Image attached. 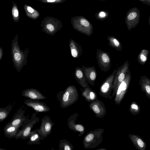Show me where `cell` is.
Listing matches in <instances>:
<instances>
[{"label":"cell","instance_id":"6da1fadb","mask_svg":"<svg viewBox=\"0 0 150 150\" xmlns=\"http://www.w3.org/2000/svg\"><path fill=\"white\" fill-rule=\"evenodd\" d=\"M18 35H16L12 40L11 54L12 61L14 67L19 72L27 62V58L29 53V48L24 51L21 50L18 42Z\"/></svg>","mask_w":150,"mask_h":150},{"label":"cell","instance_id":"7a4b0ae2","mask_svg":"<svg viewBox=\"0 0 150 150\" xmlns=\"http://www.w3.org/2000/svg\"><path fill=\"white\" fill-rule=\"evenodd\" d=\"M57 98L61 108H67L77 101L79 99L78 91L74 86H69L64 90L57 93Z\"/></svg>","mask_w":150,"mask_h":150},{"label":"cell","instance_id":"3957f363","mask_svg":"<svg viewBox=\"0 0 150 150\" xmlns=\"http://www.w3.org/2000/svg\"><path fill=\"white\" fill-rule=\"evenodd\" d=\"M104 130L100 128L92 130L84 137L83 140L84 147L86 149L95 148L103 141V135Z\"/></svg>","mask_w":150,"mask_h":150},{"label":"cell","instance_id":"277c9868","mask_svg":"<svg viewBox=\"0 0 150 150\" xmlns=\"http://www.w3.org/2000/svg\"><path fill=\"white\" fill-rule=\"evenodd\" d=\"M117 70V69H115L101 85L99 93L100 96L106 99H112L110 94L112 90L113 83Z\"/></svg>","mask_w":150,"mask_h":150},{"label":"cell","instance_id":"5b68a950","mask_svg":"<svg viewBox=\"0 0 150 150\" xmlns=\"http://www.w3.org/2000/svg\"><path fill=\"white\" fill-rule=\"evenodd\" d=\"M131 78V73L129 69L125 79L117 89L114 99L115 102L117 105L120 104L123 99L129 86Z\"/></svg>","mask_w":150,"mask_h":150},{"label":"cell","instance_id":"8992f818","mask_svg":"<svg viewBox=\"0 0 150 150\" xmlns=\"http://www.w3.org/2000/svg\"><path fill=\"white\" fill-rule=\"evenodd\" d=\"M129 69V64L127 60L117 69L113 83L112 97L115 96L118 86L125 79Z\"/></svg>","mask_w":150,"mask_h":150},{"label":"cell","instance_id":"52a82bcc","mask_svg":"<svg viewBox=\"0 0 150 150\" xmlns=\"http://www.w3.org/2000/svg\"><path fill=\"white\" fill-rule=\"evenodd\" d=\"M37 113L36 112L33 114L31 119L29 120L22 129L18 132L15 138L16 139L20 138L24 139L28 138L30 133L34 125L39 122V118L37 117Z\"/></svg>","mask_w":150,"mask_h":150},{"label":"cell","instance_id":"ba28073f","mask_svg":"<svg viewBox=\"0 0 150 150\" xmlns=\"http://www.w3.org/2000/svg\"><path fill=\"white\" fill-rule=\"evenodd\" d=\"M96 57L98 66L102 71L106 72L110 70L111 67V59L109 53L100 49H97Z\"/></svg>","mask_w":150,"mask_h":150},{"label":"cell","instance_id":"9c48e42d","mask_svg":"<svg viewBox=\"0 0 150 150\" xmlns=\"http://www.w3.org/2000/svg\"><path fill=\"white\" fill-rule=\"evenodd\" d=\"M140 16L139 10L134 7L127 11L125 16V23L128 30L131 31L138 25Z\"/></svg>","mask_w":150,"mask_h":150},{"label":"cell","instance_id":"30bf717a","mask_svg":"<svg viewBox=\"0 0 150 150\" xmlns=\"http://www.w3.org/2000/svg\"><path fill=\"white\" fill-rule=\"evenodd\" d=\"M54 125V123L49 116L45 115L42 118L38 132L44 139L51 134Z\"/></svg>","mask_w":150,"mask_h":150},{"label":"cell","instance_id":"8fae6325","mask_svg":"<svg viewBox=\"0 0 150 150\" xmlns=\"http://www.w3.org/2000/svg\"><path fill=\"white\" fill-rule=\"evenodd\" d=\"M89 107L97 118H101L106 114V110L105 105L101 100L98 98L90 102Z\"/></svg>","mask_w":150,"mask_h":150},{"label":"cell","instance_id":"7c38bea8","mask_svg":"<svg viewBox=\"0 0 150 150\" xmlns=\"http://www.w3.org/2000/svg\"><path fill=\"white\" fill-rule=\"evenodd\" d=\"M79 115L75 112L71 115L67 120V125L69 128L76 132H79V137L82 136L85 132V128L84 126L81 124L76 123L77 117Z\"/></svg>","mask_w":150,"mask_h":150},{"label":"cell","instance_id":"4fadbf2b","mask_svg":"<svg viewBox=\"0 0 150 150\" xmlns=\"http://www.w3.org/2000/svg\"><path fill=\"white\" fill-rule=\"evenodd\" d=\"M24 103L28 106L32 108L36 112H46L50 110V107L45 103L38 100L29 99L26 100Z\"/></svg>","mask_w":150,"mask_h":150},{"label":"cell","instance_id":"5bb4252c","mask_svg":"<svg viewBox=\"0 0 150 150\" xmlns=\"http://www.w3.org/2000/svg\"><path fill=\"white\" fill-rule=\"evenodd\" d=\"M81 68L88 83L94 86L97 76V71L94 67H86L82 65Z\"/></svg>","mask_w":150,"mask_h":150},{"label":"cell","instance_id":"9a60e30c","mask_svg":"<svg viewBox=\"0 0 150 150\" xmlns=\"http://www.w3.org/2000/svg\"><path fill=\"white\" fill-rule=\"evenodd\" d=\"M25 111L20 108L14 115L13 118L7 123L10 125L15 126L21 127L24 125L28 121L26 117L24 115Z\"/></svg>","mask_w":150,"mask_h":150},{"label":"cell","instance_id":"2e32d148","mask_svg":"<svg viewBox=\"0 0 150 150\" xmlns=\"http://www.w3.org/2000/svg\"><path fill=\"white\" fill-rule=\"evenodd\" d=\"M21 95L29 99L35 100H44L47 97L44 96L37 89L33 88H30L23 90Z\"/></svg>","mask_w":150,"mask_h":150},{"label":"cell","instance_id":"e0dca14e","mask_svg":"<svg viewBox=\"0 0 150 150\" xmlns=\"http://www.w3.org/2000/svg\"><path fill=\"white\" fill-rule=\"evenodd\" d=\"M69 45L72 57L74 58H79L83 52L81 46L72 39L70 40Z\"/></svg>","mask_w":150,"mask_h":150},{"label":"cell","instance_id":"ac0fdd59","mask_svg":"<svg viewBox=\"0 0 150 150\" xmlns=\"http://www.w3.org/2000/svg\"><path fill=\"white\" fill-rule=\"evenodd\" d=\"M128 137L137 149L139 150H145L146 144L141 137L136 134H129Z\"/></svg>","mask_w":150,"mask_h":150},{"label":"cell","instance_id":"d6986e66","mask_svg":"<svg viewBox=\"0 0 150 150\" xmlns=\"http://www.w3.org/2000/svg\"><path fill=\"white\" fill-rule=\"evenodd\" d=\"M39 129L31 131L28 138L29 140L27 144L30 145H38L41 143L40 141L44 139L38 132Z\"/></svg>","mask_w":150,"mask_h":150},{"label":"cell","instance_id":"ffe728a7","mask_svg":"<svg viewBox=\"0 0 150 150\" xmlns=\"http://www.w3.org/2000/svg\"><path fill=\"white\" fill-rule=\"evenodd\" d=\"M139 84L142 91L144 92L146 97L150 99V80L146 76H142L140 77Z\"/></svg>","mask_w":150,"mask_h":150},{"label":"cell","instance_id":"44dd1931","mask_svg":"<svg viewBox=\"0 0 150 150\" xmlns=\"http://www.w3.org/2000/svg\"><path fill=\"white\" fill-rule=\"evenodd\" d=\"M74 76L78 83L83 88H84L89 86L86 79L83 71L79 67H76Z\"/></svg>","mask_w":150,"mask_h":150},{"label":"cell","instance_id":"7402d4cb","mask_svg":"<svg viewBox=\"0 0 150 150\" xmlns=\"http://www.w3.org/2000/svg\"><path fill=\"white\" fill-rule=\"evenodd\" d=\"M81 94L86 100L88 102H91L98 98L95 91L92 90L89 86L83 88Z\"/></svg>","mask_w":150,"mask_h":150},{"label":"cell","instance_id":"603a6c76","mask_svg":"<svg viewBox=\"0 0 150 150\" xmlns=\"http://www.w3.org/2000/svg\"><path fill=\"white\" fill-rule=\"evenodd\" d=\"M20 127L7 124L4 128V134L6 137L10 139L15 138L18 132V130Z\"/></svg>","mask_w":150,"mask_h":150},{"label":"cell","instance_id":"cb8c5ba5","mask_svg":"<svg viewBox=\"0 0 150 150\" xmlns=\"http://www.w3.org/2000/svg\"><path fill=\"white\" fill-rule=\"evenodd\" d=\"M107 39L109 41L108 44L110 46L115 49L118 51H122V44L116 37L112 36H108L107 37Z\"/></svg>","mask_w":150,"mask_h":150},{"label":"cell","instance_id":"d4e9b609","mask_svg":"<svg viewBox=\"0 0 150 150\" xmlns=\"http://www.w3.org/2000/svg\"><path fill=\"white\" fill-rule=\"evenodd\" d=\"M14 104V103H11L5 108H1L0 106V122L4 120L8 117Z\"/></svg>","mask_w":150,"mask_h":150},{"label":"cell","instance_id":"484cf974","mask_svg":"<svg viewBox=\"0 0 150 150\" xmlns=\"http://www.w3.org/2000/svg\"><path fill=\"white\" fill-rule=\"evenodd\" d=\"M149 51L146 49L142 50L138 55L137 58L138 62L142 65H144L148 58Z\"/></svg>","mask_w":150,"mask_h":150},{"label":"cell","instance_id":"4316f807","mask_svg":"<svg viewBox=\"0 0 150 150\" xmlns=\"http://www.w3.org/2000/svg\"><path fill=\"white\" fill-rule=\"evenodd\" d=\"M74 146L66 139L61 140L59 141V150H73Z\"/></svg>","mask_w":150,"mask_h":150},{"label":"cell","instance_id":"83f0119b","mask_svg":"<svg viewBox=\"0 0 150 150\" xmlns=\"http://www.w3.org/2000/svg\"><path fill=\"white\" fill-rule=\"evenodd\" d=\"M12 4L11 9L12 17L14 21L17 23L19 22L20 19L19 11L16 3L13 2Z\"/></svg>","mask_w":150,"mask_h":150},{"label":"cell","instance_id":"f1b7e54d","mask_svg":"<svg viewBox=\"0 0 150 150\" xmlns=\"http://www.w3.org/2000/svg\"><path fill=\"white\" fill-rule=\"evenodd\" d=\"M129 111L132 115H137L139 113L140 108L136 102L133 101L130 104Z\"/></svg>","mask_w":150,"mask_h":150},{"label":"cell","instance_id":"f546056e","mask_svg":"<svg viewBox=\"0 0 150 150\" xmlns=\"http://www.w3.org/2000/svg\"><path fill=\"white\" fill-rule=\"evenodd\" d=\"M108 13L104 11H101L98 13L97 15L98 19H103L105 18L108 16Z\"/></svg>","mask_w":150,"mask_h":150},{"label":"cell","instance_id":"4dcf8cb0","mask_svg":"<svg viewBox=\"0 0 150 150\" xmlns=\"http://www.w3.org/2000/svg\"><path fill=\"white\" fill-rule=\"evenodd\" d=\"M3 54V51L2 48L0 47V61L2 59Z\"/></svg>","mask_w":150,"mask_h":150},{"label":"cell","instance_id":"1f68e13d","mask_svg":"<svg viewBox=\"0 0 150 150\" xmlns=\"http://www.w3.org/2000/svg\"><path fill=\"white\" fill-rule=\"evenodd\" d=\"M143 3L146 4L147 5H150V0H145L142 2Z\"/></svg>","mask_w":150,"mask_h":150},{"label":"cell","instance_id":"d6a6232c","mask_svg":"<svg viewBox=\"0 0 150 150\" xmlns=\"http://www.w3.org/2000/svg\"><path fill=\"white\" fill-rule=\"evenodd\" d=\"M96 150H107V149L104 148H100L97 149Z\"/></svg>","mask_w":150,"mask_h":150},{"label":"cell","instance_id":"836d02e7","mask_svg":"<svg viewBox=\"0 0 150 150\" xmlns=\"http://www.w3.org/2000/svg\"><path fill=\"white\" fill-rule=\"evenodd\" d=\"M55 1V0H47V1L48 2H54Z\"/></svg>","mask_w":150,"mask_h":150},{"label":"cell","instance_id":"e575fe53","mask_svg":"<svg viewBox=\"0 0 150 150\" xmlns=\"http://www.w3.org/2000/svg\"><path fill=\"white\" fill-rule=\"evenodd\" d=\"M0 150H6V149H2L1 148H0Z\"/></svg>","mask_w":150,"mask_h":150},{"label":"cell","instance_id":"d590c367","mask_svg":"<svg viewBox=\"0 0 150 150\" xmlns=\"http://www.w3.org/2000/svg\"><path fill=\"white\" fill-rule=\"evenodd\" d=\"M139 1H142V2H143V1H145V0H139Z\"/></svg>","mask_w":150,"mask_h":150},{"label":"cell","instance_id":"8d00e7d4","mask_svg":"<svg viewBox=\"0 0 150 150\" xmlns=\"http://www.w3.org/2000/svg\"><path fill=\"white\" fill-rule=\"evenodd\" d=\"M1 91V90H0V92Z\"/></svg>","mask_w":150,"mask_h":150}]
</instances>
